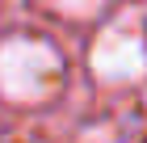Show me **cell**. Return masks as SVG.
Listing matches in <instances>:
<instances>
[{
	"mask_svg": "<svg viewBox=\"0 0 147 143\" xmlns=\"http://www.w3.org/2000/svg\"><path fill=\"white\" fill-rule=\"evenodd\" d=\"M88 67L92 76L105 80V84H130V80H143L147 72V42L143 30L135 21H118L105 25L97 34V42L88 51Z\"/></svg>",
	"mask_w": 147,
	"mask_h": 143,
	"instance_id": "2",
	"label": "cell"
},
{
	"mask_svg": "<svg viewBox=\"0 0 147 143\" xmlns=\"http://www.w3.org/2000/svg\"><path fill=\"white\" fill-rule=\"evenodd\" d=\"M63 84V59L46 38L13 34L0 42V97L13 105H38Z\"/></svg>",
	"mask_w": 147,
	"mask_h": 143,
	"instance_id": "1",
	"label": "cell"
},
{
	"mask_svg": "<svg viewBox=\"0 0 147 143\" xmlns=\"http://www.w3.org/2000/svg\"><path fill=\"white\" fill-rule=\"evenodd\" d=\"M105 4H109V0H46V9L63 13V17H76V21H84V17H97Z\"/></svg>",
	"mask_w": 147,
	"mask_h": 143,
	"instance_id": "3",
	"label": "cell"
}]
</instances>
